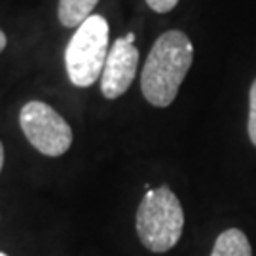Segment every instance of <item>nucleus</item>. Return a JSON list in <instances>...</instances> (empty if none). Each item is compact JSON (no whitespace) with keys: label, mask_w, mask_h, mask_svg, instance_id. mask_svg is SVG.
Returning <instances> with one entry per match:
<instances>
[{"label":"nucleus","mask_w":256,"mask_h":256,"mask_svg":"<svg viewBox=\"0 0 256 256\" xmlns=\"http://www.w3.org/2000/svg\"><path fill=\"white\" fill-rule=\"evenodd\" d=\"M194 61V46L182 30H167L154 42L140 72V92L150 104L165 108L174 101Z\"/></svg>","instance_id":"nucleus-1"},{"label":"nucleus","mask_w":256,"mask_h":256,"mask_svg":"<svg viewBox=\"0 0 256 256\" xmlns=\"http://www.w3.org/2000/svg\"><path fill=\"white\" fill-rule=\"evenodd\" d=\"M184 228V210L169 186L148 190L137 210V234L152 252H167L178 243Z\"/></svg>","instance_id":"nucleus-2"},{"label":"nucleus","mask_w":256,"mask_h":256,"mask_svg":"<svg viewBox=\"0 0 256 256\" xmlns=\"http://www.w3.org/2000/svg\"><path fill=\"white\" fill-rule=\"evenodd\" d=\"M108 57V23L92 16L76 28L64 50L68 80L78 88H90L99 80Z\"/></svg>","instance_id":"nucleus-3"},{"label":"nucleus","mask_w":256,"mask_h":256,"mask_svg":"<svg viewBox=\"0 0 256 256\" xmlns=\"http://www.w3.org/2000/svg\"><path fill=\"white\" fill-rule=\"evenodd\" d=\"M19 126L40 154L57 158L72 144V129L64 118L42 101L27 102L19 112Z\"/></svg>","instance_id":"nucleus-4"},{"label":"nucleus","mask_w":256,"mask_h":256,"mask_svg":"<svg viewBox=\"0 0 256 256\" xmlns=\"http://www.w3.org/2000/svg\"><path fill=\"white\" fill-rule=\"evenodd\" d=\"M138 50L135 44L118 38L108 50V57L101 74V92L106 99H118L129 90L137 76Z\"/></svg>","instance_id":"nucleus-5"},{"label":"nucleus","mask_w":256,"mask_h":256,"mask_svg":"<svg viewBox=\"0 0 256 256\" xmlns=\"http://www.w3.org/2000/svg\"><path fill=\"white\" fill-rule=\"evenodd\" d=\"M210 256H252V248L241 230L230 228L216 238Z\"/></svg>","instance_id":"nucleus-6"},{"label":"nucleus","mask_w":256,"mask_h":256,"mask_svg":"<svg viewBox=\"0 0 256 256\" xmlns=\"http://www.w3.org/2000/svg\"><path fill=\"white\" fill-rule=\"evenodd\" d=\"M97 4L99 0H59L57 16L61 25L66 28H78L86 19L92 18Z\"/></svg>","instance_id":"nucleus-7"},{"label":"nucleus","mask_w":256,"mask_h":256,"mask_svg":"<svg viewBox=\"0 0 256 256\" xmlns=\"http://www.w3.org/2000/svg\"><path fill=\"white\" fill-rule=\"evenodd\" d=\"M248 138L256 146V80L250 86L248 93Z\"/></svg>","instance_id":"nucleus-8"},{"label":"nucleus","mask_w":256,"mask_h":256,"mask_svg":"<svg viewBox=\"0 0 256 256\" xmlns=\"http://www.w3.org/2000/svg\"><path fill=\"white\" fill-rule=\"evenodd\" d=\"M146 4L156 14H167L178 4V0H146Z\"/></svg>","instance_id":"nucleus-9"},{"label":"nucleus","mask_w":256,"mask_h":256,"mask_svg":"<svg viewBox=\"0 0 256 256\" xmlns=\"http://www.w3.org/2000/svg\"><path fill=\"white\" fill-rule=\"evenodd\" d=\"M6 42H8V40H6V34H4L2 30H0V52H2L4 48H6Z\"/></svg>","instance_id":"nucleus-10"},{"label":"nucleus","mask_w":256,"mask_h":256,"mask_svg":"<svg viewBox=\"0 0 256 256\" xmlns=\"http://www.w3.org/2000/svg\"><path fill=\"white\" fill-rule=\"evenodd\" d=\"M124 38H126V42H129V44H135V38L137 36H135V32H128Z\"/></svg>","instance_id":"nucleus-11"},{"label":"nucleus","mask_w":256,"mask_h":256,"mask_svg":"<svg viewBox=\"0 0 256 256\" xmlns=\"http://www.w3.org/2000/svg\"><path fill=\"white\" fill-rule=\"evenodd\" d=\"M2 165H4V144L0 140V171H2Z\"/></svg>","instance_id":"nucleus-12"},{"label":"nucleus","mask_w":256,"mask_h":256,"mask_svg":"<svg viewBox=\"0 0 256 256\" xmlns=\"http://www.w3.org/2000/svg\"><path fill=\"white\" fill-rule=\"evenodd\" d=\"M0 256H8V254H4V252H0Z\"/></svg>","instance_id":"nucleus-13"}]
</instances>
